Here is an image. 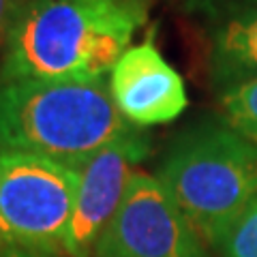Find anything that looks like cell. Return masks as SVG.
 I'll list each match as a JSON object with an SVG mask.
<instances>
[{
	"label": "cell",
	"mask_w": 257,
	"mask_h": 257,
	"mask_svg": "<svg viewBox=\"0 0 257 257\" xmlns=\"http://www.w3.org/2000/svg\"><path fill=\"white\" fill-rule=\"evenodd\" d=\"M148 15L135 0H28L0 60V82L107 79Z\"/></svg>",
	"instance_id": "obj_1"
},
{
	"label": "cell",
	"mask_w": 257,
	"mask_h": 257,
	"mask_svg": "<svg viewBox=\"0 0 257 257\" xmlns=\"http://www.w3.org/2000/svg\"><path fill=\"white\" fill-rule=\"evenodd\" d=\"M140 131L118 111L107 79L0 84V152H28L79 170Z\"/></svg>",
	"instance_id": "obj_2"
},
{
	"label": "cell",
	"mask_w": 257,
	"mask_h": 257,
	"mask_svg": "<svg viewBox=\"0 0 257 257\" xmlns=\"http://www.w3.org/2000/svg\"><path fill=\"white\" fill-rule=\"evenodd\" d=\"M157 178L206 246L223 244L257 199V144L225 120H202L172 142Z\"/></svg>",
	"instance_id": "obj_3"
},
{
	"label": "cell",
	"mask_w": 257,
	"mask_h": 257,
	"mask_svg": "<svg viewBox=\"0 0 257 257\" xmlns=\"http://www.w3.org/2000/svg\"><path fill=\"white\" fill-rule=\"evenodd\" d=\"M79 170L28 152H0V251H62Z\"/></svg>",
	"instance_id": "obj_4"
},
{
	"label": "cell",
	"mask_w": 257,
	"mask_h": 257,
	"mask_svg": "<svg viewBox=\"0 0 257 257\" xmlns=\"http://www.w3.org/2000/svg\"><path fill=\"white\" fill-rule=\"evenodd\" d=\"M92 257H206V244L157 176L135 170Z\"/></svg>",
	"instance_id": "obj_5"
},
{
	"label": "cell",
	"mask_w": 257,
	"mask_h": 257,
	"mask_svg": "<svg viewBox=\"0 0 257 257\" xmlns=\"http://www.w3.org/2000/svg\"><path fill=\"white\" fill-rule=\"evenodd\" d=\"M150 135L140 131L133 138L109 144L79 167L73 214L62 244L67 255L92 257L96 240L122 202L135 165L150 155Z\"/></svg>",
	"instance_id": "obj_6"
},
{
	"label": "cell",
	"mask_w": 257,
	"mask_h": 257,
	"mask_svg": "<svg viewBox=\"0 0 257 257\" xmlns=\"http://www.w3.org/2000/svg\"><path fill=\"white\" fill-rule=\"evenodd\" d=\"M109 90L118 111L140 128L172 122L189 105L184 79L152 41L120 56L109 73Z\"/></svg>",
	"instance_id": "obj_7"
},
{
	"label": "cell",
	"mask_w": 257,
	"mask_h": 257,
	"mask_svg": "<svg viewBox=\"0 0 257 257\" xmlns=\"http://www.w3.org/2000/svg\"><path fill=\"white\" fill-rule=\"evenodd\" d=\"M208 64L219 88L257 77V7L214 24Z\"/></svg>",
	"instance_id": "obj_8"
},
{
	"label": "cell",
	"mask_w": 257,
	"mask_h": 257,
	"mask_svg": "<svg viewBox=\"0 0 257 257\" xmlns=\"http://www.w3.org/2000/svg\"><path fill=\"white\" fill-rule=\"evenodd\" d=\"M219 107L225 122L257 144V77L219 88Z\"/></svg>",
	"instance_id": "obj_9"
},
{
	"label": "cell",
	"mask_w": 257,
	"mask_h": 257,
	"mask_svg": "<svg viewBox=\"0 0 257 257\" xmlns=\"http://www.w3.org/2000/svg\"><path fill=\"white\" fill-rule=\"evenodd\" d=\"M221 257H257V199L225 236Z\"/></svg>",
	"instance_id": "obj_10"
},
{
	"label": "cell",
	"mask_w": 257,
	"mask_h": 257,
	"mask_svg": "<svg viewBox=\"0 0 257 257\" xmlns=\"http://www.w3.org/2000/svg\"><path fill=\"white\" fill-rule=\"evenodd\" d=\"M180 7L187 15H195L214 26L234 15L255 9L257 0H180Z\"/></svg>",
	"instance_id": "obj_11"
},
{
	"label": "cell",
	"mask_w": 257,
	"mask_h": 257,
	"mask_svg": "<svg viewBox=\"0 0 257 257\" xmlns=\"http://www.w3.org/2000/svg\"><path fill=\"white\" fill-rule=\"evenodd\" d=\"M28 0H0V50H5L13 26L18 24Z\"/></svg>",
	"instance_id": "obj_12"
},
{
	"label": "cell",
	"mask_w": 257,
	"mask_h": 257,
	"mask_svg": "<svg viewBox=\"0 0 257 257\" xmlns=\"http://www.w3.org/2000/svg\"><path fill=\"white\" fill-rule=\"evenodd\" d=\"M0 257H56V253L26 251V248H5V251H0Z\"/></svg>",
	"instance_id": "obj_13"
},
{
	"label": "cell",
	"mask_w": 257,
	"mask_h": 257,
	"mask_svg": "<svg viewBox=\"0 0 257 257\" xmlns=\"http://www.w3.org/2000/svg\"><path fill=\"white\" fill-rule=\"evenodd\" d=\"M135 3H148V0H135Z\"/></svg>",
	"instance_id": "obj_14"
},
{
	"label": "cell",
	"mask_w": 257,
	"mask_h": 257,
	"mask_svg": "<svg viewBox=\"0 0 257 257\" xmlns=\"http://www.w3.org/2000/svg\"><path fill=\"white\" fill-rule=\"evenodd\" d=\"M0 84H3V82H0Z\"/></svg>",
	"instance_id": "obj_15"
}]
</instances>
